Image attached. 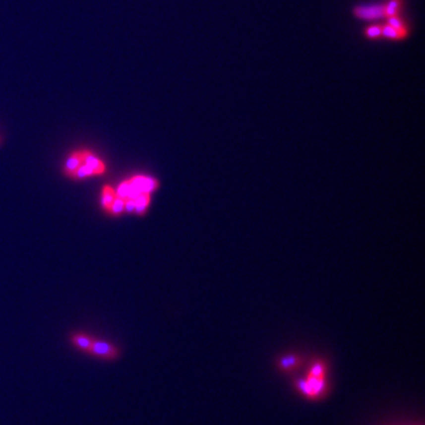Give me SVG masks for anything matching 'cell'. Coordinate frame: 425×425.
<instances>
[{
  "label": "cell",
  "instance_id": "1",
  "mask_svg": "<svg viewBox=\"0 0 425 425\" xmlns=\"http://www.w3.org/2000/svg\"><path fill=\"white\" fill-rule=\"evenodd\" d=\"M86 355L97 359V361L113 363L119 361L121 356H122V351H121L120 347L115 345L114 343L94 338L91 346H90Z\"/></svg>",
  "mask_w": 425,
  "mask_h": 425
},
{
  "label": "cell",
  "instance_id": "2",
  "mask_svg": "<svg viewBox=\"0 0 425 425\" xmlns=\"http://www.w3.org/2000/svg\"><path fill=\"white\" fill-rule=\"evenodd\" d=\"M322 372H324V368H322L321 365H315L314 367L312 368L311 376L308 377L307 381H304L302 384L303 390L305 391L306 393L313 396L318 395V393L320 392L322 385H324V380H322L324 373H322Z\"/></svg>",
  "mask_w": 425,
  "mask_h": 425
},
{
  "label": "cell",
  "instance_id": "3",
  "mask_svg": "<svg viewBox=\"0 0 425 425\" xmlns=\"http://www.w3.org/2000/svg\"><path fill=\"white\" fill-rule=\"evenodd\" d=\"M130 182L132 183V185L137 189L139 193H148V194H150L151 191L156 190L158 185H160L156 180L144 175L134 176V178L130 179Z\"/></svg>",
  "mask_w": 425,
  "mask_h": 425
},
{
  "label": "cell",
  "instance_id": "4",
  "mask_svg": "<svg viewBox=\"0 0 425 425\" xmlns=\"http://www.w3.org/2000/svg\"><path fill=\"white\" fill-rule=\"evenodd\" d=\"M94 337L89 336L88 333L84 332H73L70 336V343L77 351L82 353H88L90 346H91Z\"/></svg>",
  "mask_w": 425,
  "mask_h": 425
},
{
  "label": "cell",
  "instance_id": "5",
  "mask_svg": "<svg viewBox=\"0 0 425 425\" xmlns=\"http://www.w3.org/2000/svg\"><path fill=\"white\" fill-rule=\"evenodd\" d=\"M80 156H82L83 164L88 166L95 175H102L105 173V164L102 162L99 158L89 150H80Z\"/></svg>",
  "mask_w": 425,
  "mask_h": 425
},
{
  "label": "cell",
  "instance_id": "6",
  "mask_svg": "<svg viewBox=\"0 0 425 425\" xmlns=\"http://www.w3.org/2000/svg\"><path fill=\"white\" fill-rule=\"evenodd\" d=\"M385 14V6H370V7L359 8L358 15L365 19H373Z\"/></svg>",
  "mask_w": 425,
  "mask_h": 425
},
{
  "label": "cell",
  "instance_id": "7",
  "mask_svg": "<svg viewBox=\"0 0 425 425\" xmlns=\"http://www.w3.org/2000/svg\"><path fill=\"white\" fill-rule=\"evenodd\" d=\"M82 163L83 161H82V156H80V151H74V153H72L69 157H67L66 162H65V166H64L65 174L70 178L71 174L78 168Z\"/></svg>",
  "mask_w": 425,
  "mask_h": 425
},
{
  "label": "cell",
  "instance_id": "8",
  "mask_svg": "<svg viewBox=\"0 0 425 425\" xmlns=\"http://www.w3.org/2000/svg\"><path fill=\"white\" fill-rule=\"evenodd\" d=\"M134 203H135L134 212L137 214V215H144V213L147 212L149 204H150V194L148 193L139 194L138 196L134 200Z\"/></svg>",
  "mask_w": 425,
  "mask_h": 425
},
{
  "label": "cell",
  "instance_id": "9",
  "mask_svg": "<svg viewBox=\"0 0 425 425\" xmlns=\"http://www.w3.org/2000/svg\"><path fill=\"white\" fill-rule=\"evenodd\" d=\"M115 197H116V191L114 190V188L108 184L104 185L103 189H102V196H101V203L104 210H108V212H109Z\"/></svg>",
  "mask_w": 425,
  "mask_h": 425
},
{
  "label": "cell",
  "instance_id": "10",
  "mask_svg": "<svg viewBox=\"0 0 425 425\" xmlns=\"http://www.w3.org/2000/svg\"><path fill=\"white\" fill-rule=\"evenodd\" d=\"M91 176H96L95 173L92 172L91 169L89 168L88 166H85V164H80V166L77 168L74 172L71 174L70 178L73 180H83L86 178H91Z\"/></svg>",
  "mask_w": 425,
  "mask_h": 425
},
{
  "label": "cell",
  "instance_id": "11",
  "mask_svg": "<svg viewBox=\"0 0 425 425\" xmlns=\"http://www.w3.org/2000/svg\"><path fill=\"white\" fill-rule=\"evenodd\" d=\"M124 206H125V200H124V198H122V197L117 196V194H116V197H115L114 202H113V204H111L109 212H110L111 215L120 216L121 214L124 212Z\"/></svg>",
  "mask_w": 425,
  "mask_h": 425
},
{
  "label": "cell",
  "instance_id": "12",
  "mask_svg": "<svg viewBox=\"0 0 425 425\" xmlns=\"http://www.w3.org/2000/svg\"><path fill=\"white\" fill-rule=\"evenodd\" d=\"M389 25H390L391 27H393V29L398 31V32L401 33L402 36L404 35V33H405L404 25H403L402 20L399 19V18H396L395 15H393V17H390V19H389Z\"/></svg>",
  "mask_w": 425,
  "mask_h": 425
},
{
  "label": "cell",
  "instance_id": "13",
  "mask_svg": "<svg viewBox=\"0 0 425 425\" xmlns=\"http://www.w3.org/2000/svg\"><path fill=\"white\" fill-rule=\"evenodd\" d=\"M399 8V1L398 0H391L385 6V14L389 15V17H393L397 13V11H398Z\"/></svg>",
  "mask_w": 425,
  "mask_h": 425
},
{
  "label": "cell",
  "instance_id": "14",
  "mask_svg": "<svg viewBox=\"0 0 425 425\" xmlns=\"http://www.w3.org/2000/svg\"><path fill=\"white\" fill-rule=\"evenodd\" d=\"M381 33H383L385 37H389V38H398V37L402 36L398 31L393 29V27H391L390 25H387V26L384 27V29L381 30Z\"/></svg>",
  "mask_w": 425,
  "mask_h": 425
},
{
  "label": "cell",
  "instance_id": "15",
  "mask_svg": "<svg viewBox=\"0 0 425 425\" xmlns=\"http://www.w3.org/2000/svg\"><path fill=\"white\" fill-rule=\"evenodd\" d=\"M381 33V29L378 26H372L367 30V35L370 37H378Z\"/></svg>",
  "mask_w": 425,
  "mask_h": 425
},
{
  "label": "cell",
  "instance_id": "16",
  "mask_svg": "<svg viewBox=\"0 0 425 425\" xmlns=\"http://www.w3.org/2000/svg\"><path fill=\"white\" fill-rule=\"evenodd\" d=\"M0 143H1V138H0Z\"/></svg>",
  "mask_w": 425,
  "mask_h": 425
}]
</instances>
